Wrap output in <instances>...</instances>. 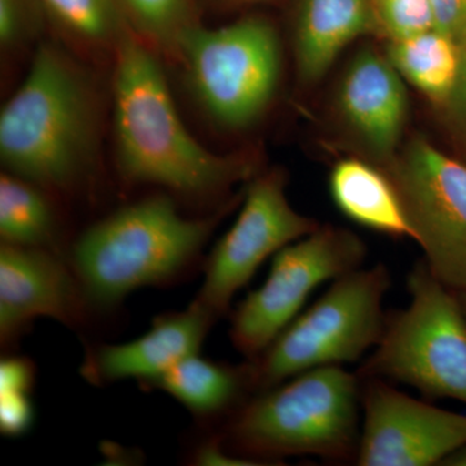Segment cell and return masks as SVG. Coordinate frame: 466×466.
I'll list each match as a JSON object with an SVG mask.
<instances>
[{
  "label": "cell",
  "instance_id": "cell-1",
  "mask_svg": "<svg viewBox=\"0 0 466 466\" xmlns=\"http://www.w3.org/2000/svg\"><path fill=\"white\" fill-rule=\"evenodd\" d=\"M115 52L116 159L128 183L157 186L201 200L251 177L249 159L217 155L189 134L158 61L130 27L116 43Z\"/></svg>",
  "mask_w": 466,
  "mask_h": 466
},
{
  "label": "cell",
  "instance_id": "cell-2",
  "mask_svg": "<svg viewBox=\"0 0 466 466\" xmlns=\"http://www.w3.org/2000/svg\"><path fill=\"white\" fill-rule=\"evenodd\" d=\"M223 213L183 217L170 196L157 193L86 228L67 249V259L92 311H109L134 290L191 274Z\"/></svg>",
  "mask_w": 466,
  "mask_h": 466
},
{
  "label": "cell",
  "instance_id": "cell-3",
  "mask_svg": "<svg viewBox=\"0 0 466 466\" xmlns=\"http://www.w3.org/2000/svg\"><path fill=\"white\" fill-rule=\"evenodd\" d=\"M96 137L94 91L81 66L42 43L23 84L0 113V158L8 173L69 192L87 173Z\"/></svg>",
  "mask_w": 466,
  "mask_h": 466
},
{
  "label": "cell",
  "instance_id": "cell-4",
  "mask_svg": "<svg viewBox=\"0 0 466 466\" xmlns=\"http://www.w3.org/2000/svg\"><path fill=\"white\" fill-rule=\"evenodd\" d=\"M361 377L341 366L306 370L256 392L223 424V444L260 465L285 456L357 458Z\"/></svg>",
  "mask_w": 466,
  "mask_h": 466
},
{
  "label": "cell",
  "instance_id": "cell-5",
  "mask_svg": "<svg viewBox=\"0 0 466 466\" xmlns=\"http://www.w3.org/2000/svg\"><path fill=\"white\" fill-rule=\"evenodd\" d=\"M390 284V272L382 263L333 280L318 302L294 319L259 357L250 359L254 391L275 388L314 368L360 360L381 339L383 299Z\"/></svg>",
  "mask_w": 466,
  "mask_h": 466
},
{
  "label": "cell",
  "instance_id": "cell-6",
  "mask_svg": "<svg viewBox=\"0 0 466 466\" xmlns=\"http://www.w3.org/2000/svg\"><path fill=\"white\" fill-rule=\"evenodd\" d=\"M408 290L410 305L386 319L381 339L358 375L466 404V315L458 293L425 262L408 276Z\"/></svg>",
  "mask_w": 466,
  "mask_h": 466
},
{
  "label": "cell",
  "instance_id": "cell-7",
  "mask_svg": "<svg viewBox=\"0 0 466 466\" xmlns=\"http://www.w3.org/2000/svg\"><path fill=\"white\" fill-rule=\"evenodd\" d=\"M174 50L196 97L225 127L253 124L274 99L281 47L275 27L265 18H242L217 29L191 24L177 34Z\"/></svg>",
  "mask_w": 466,
  "mask_h": 466
},
{
  "label": "cell",
  "instance_id": "cell-8",
  "mask_svg": "<svg viewBox=\"0 0 466 466\" xmlns=\"http://www.w3.org/2000/svg\"><path fill=\"white\" fill-rule=\"evenodd\" d=\"M366 247L357 236L324 227L275 254L265 283L233 311L229 337L256 359L296 319L309 297L327 281L360 268Z\"/></svg>",
  "mask_w": 466,
  "mask_h": 466
},
{
  "label": "cell",
  "instance_id": "cell-9",
  "mask_svg": "<svg viewBox=\"0 0 466 466\" xmlns=\"http://www.w3.org/2000/svg\"><path fill=\"white\" fill-rule=\"evenodd\" d=\"M391 180L431 274L466 293V164L416 139L395 164Z\"/></svg>",
  "mask_w": 466,
  "mask_h": 466
},
{
  "label": "cell",
  "instance_id": "cell-10",
  "mask_svg": "<svg viewBox=\"0 0 466 466\" xmlns=\"http://www.w3.org/2000/svg\"><path fill=\"white\" fill-rule=\"evenodd\" d=\"M285 184L281 171L256 177L248 187L238 219L205 260L204 283L193 303L217 320L229 311L235 294L268 257L319 228L315 220L294 210Z\"/></svg>",
  "mask_w": 466,
  "mask_h": 466
},
{
  "label": "cell",
  "instance_id": "cell-11",
  "mask_svg": "<svg viewBox=\"0 0 466 466\" xmlns=\"http://www.w3.org/2000/svg\"><path fill=\"white\" fill-rule=\"evenodd\" d=\"M360 466H434L466 444V415L395 390L385 380L366 379Z\"/></svg>",
  "mask_w": 466,
  "mask_h": 466
},
{
  "label": "cell",
  "instance_id": "cell-12",
  "mask_svg": "<svg viewBox=\"0 0 466 466\" xmlns=\"http://www.w3.org/2000/svg\"><path fill=\"white\" fill-rule=\"evenodd\" d=\"M92 311L69 259L56 251L2 244L0 247V342L16 345L39 318L81 332Z\"/></svg>",
  "mask_w": 466,
  "mask_h": 466
},
{
  "label": "cell",
  "instance_id": "cell-13",
  "mask_svg": "<svg viewBox=\"0 0 466 466\" xmlns=\"http://www.w3.org/2000/svg\"><path fill=\"white\" fill-rule=\"evenodd\" d=\"M216 321L207 309L192 302L184 311L156 318L148 332L134 341L88 345L81 375L95 386L124 380L147 385L184 358L198 354Z\"/></svg>",
  "mask_w": 466,
  "mask_h": 466
},
{
  "label": "cell",
  "instance_id": "cell-14",
  "mask_svg": "<svg viewBox=\"0 0 466 466\" xmlns=\"http://www.w3.org/2000/svg\"><path fill=\"white\" fill-rule=\"evenodd\" d=\"M343 116L373 155H394L406 125L408 100L401 76L388 57L364 50L352 58L339 94Z\"/></svg>",
  "mask_w": 466,
  "mask_h": 466
},
{
  "label": "cell",
  "instance_id": "cell-15",
  "mask_svg": "<svg viewBox=\"0 0 466 466\" xmlns=\"http://www.w3.org/2000/svg\"><path fill=\"white\" fill-rule=\"evenodd\" d=\"M143 388L167 392L208 428L225 424L256 392L249 361L231 366L198 354L184 358Z\"/></svg>",
  "mask_w": 466,
  "mask_h": 466
},
{
  "label": "cell",
  "instance_id": "cell-16",
  "mask_svg": "<svg viewBox=\"0 0 466 466\" xmlns=\"http://www.w3.org/2000/svg\"><path fill=\"white\" fill-rule=\"evenodd\" d=\"M379 16L370 0H302L296 29L300 79L323 78L349 43L375 29Z\"/></svg>",
  "mask_w": 466,
  "mask_h": 466
},
{
  "label": "cell",
  "instance_id": "cell-17",
  "mask_svg": "<svg viewBox=\"0 0 466 466\" xmlns=\"http://www.w3.org/2000/svg\"><path fill=\"white\" fill-rule=\"evenodd\" d=\"M329 191L336 207L352 222L417 241L397 187L372 165L360 159H342L330 173Z\"/></svg>",
  "mask_w": 466,
  "mask_h": 466
},
{
  "label": "cell",
  "instance_id": "cell-18",
  "mask_svg": "<svg viewBox=\"0 0 466 466\" xmlns=\"http://www.w3.org/2000/svg\"><path fill=\"white\" fill-rule=\"evenodd\" d=\"M47 189L5 171L0 177V238L2 244L56 251L61 244L56 208Z\"/></svg>",
  "mask_w": 466,
  "mask_h": 466
},
{
  "label": "cell",
  "instance_id": "cell-19",
  "mask_svg": "<svg viewBox=\"0 0 466 466\" xmlns=\"http://www.w3.org/2000/svg\"><path fill=\"white\" fill-rule=\"evenodd\" d=\"M401 78L426 96L446 103L458 81L461 47L440 30L391 41L388 56Z\"/></svg>",
  "mask_w": 466,
  "mask_h": 466
},
{
  "label": "cell",
  "instance_id": "cell-20",
  "mask_svg": "<svg viewBox=\"0 0 466 466\" xmlns=\"http://www.w3.org/2000/svg\"><path fill=\"white\" fill-rule=\"evenodd\" d=\"M61 29L90 45H113L128 29L116 0H38Z\"/></svg>",
  "mask_w": 466,
  "mask_h": 466
},
{
  "label": "cell",
  "instance_id": "cell-21",
  "mask_svg": "<svg viewBox=\"0 0 466 466\" xmlns=\"http://www.w3.org/2000/svg\"><path fill=\"white\" fill-rule=\"evenodd\" d=\"M125 16L156 41L174 48L177 34L189 24L191 0H116ZM127 18V20H128Z\"/></svg>",
  "mask_w": 466,
  "mask_h": 466
},
{
  "label": "cell",
  "instance_id": "cell-22",
  "mask_svg": "<svg viewBox=\"0 0 466 466\" xmlns=\"http://www.w3.org/2000/svg\"><path fill=\"white\" fill-rule=\"evenodd\" d=\"M377 16L391 41L434 29L431 0H377Z\"/></svg>",
  "mask_w": 466,
  "mask_h": 466
},
{
  "label": "cell",
  "instance_id": "cell-23",
  "mask_svg": "<svg viewBox=\"0 0 466 466\" xmlns=\"http://www.w3.org/2000/svg\"><path fill=\"white\" fill-rule=\"evenodd\" d=\"M38 0H0V43L11 48L32 38L39 27Z\"/></svg>",
  "mask_w": 466,
  "mask_h": 466
},
{
  "label": "cell",
  "instance_id": "cell-24",
  "mask_svg": "<svg viewBox=\"0 0 466 466\" xmlns=\"http://www.w3.org/2000/svg\"><path fill=\"white\" fill-rule=\"evenodd\" d=\"M25 389L0 390V429L9 437L25 433L33 422V406Z\"/></svg>",
  "mask_w": 466,
  "mask_h": 466
},
{
  "label": "cell",
  "instance_id": "cell-25",
  "mask_svg": "<svg viewBox=\"0 0 466 466\" xmlns=\"http://www.w3.org/2000/svg\"><path fill=\"white\" fill-rule=\"evenodd\" d=\"M434 29L446 34L460 47L466 45V0H431Z\"/></svg>",
  "mask_w": 466,
  "mask_h": 466
},
{
  "label": "cell",
  "instance_id": "cell-26",
  "mask_svg": "<svg viewBox=\"0 0 466 466\" xmlns=\"http://www.w3.org/2000/svg\"><path fill=\"white\" fill-rule=\"evenodd\" d=\"M189 460L193 465H260L254 460L241 458V456L232 453L223 444L217 431L216 433L213 431L207 438L201 440L200 443L191 451Z\"/></svg>",
  "mask_w": 466,
  "mask_h": 466
},
{
  "label": "cell",
  "instance_id": "cell-27",
  "mask_svg": "<svg viewBox=\"0 0 466 466\" xmlns=\"http://www.w3.org/2000/svg\"><path fill=\"white\" fill-rule=\"evenodd\" d=\"M453 122L466 137V45L461 47V64L455 87L446 101Z\"/></svg>",
  "mask_w": 466,
  "mask_h": 466
},
{
  "label": "cell",
  "instance_id": "cell-28",
  "mask_svg": "<svg viewBox=\"0 0 466 466\" xmlns=\"http://www.w3.org/2000/svg\"><path fill=\"white\" fill-rule=\"evenodd\" d=\"M443 466H466V444L441 461Z\"/></svg>",
  "mask_w": 466,
  "mask_h": 466
},
{
  "label": "cell",
  "instance_id": "cell-29",
  "mask_svg": "<svg viewBox=\"0 0 466 466\" xmlns=\"http://www.w3.org/2000/svg\"><path fill=\"white\" fill-rule=\"evenodd\" d=\"M460 302H461L462 309H464V312L466 315V293H458Z\"/></svg>",
  "mask_w": 466,
  "mask_h": 466
}]
</instances>
